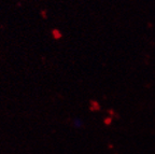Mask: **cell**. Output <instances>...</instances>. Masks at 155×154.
Listing matches in <instances>:
<instances>
[{
	"instance_id": "6da1fadb",
	"label": "cell",
	"mask_w": 155,
	"mask_h": 154,
	"mask_svg": "<svg viewBox=\"0 0 155 154\" xmlns=\"http://www.w3.org/2000/svg\"><path fill=\"white\" fill-rule=\"evenodd\" d=\"M90 110L92 112H99L101 110V106L97 100H91L90 101Z\"/></svg>"
},
{
	"instance_id": "7a4b0ae2",
	"label": "cell",
	"mask_w": 155,
	"mask_h": 154,
	"mask_svg": "<svg viewBox=\"0 0 155 154\" xmlns=\"http://www.w3.org/2000/svg\"><path fill=\"white\" fill-rule=\"evenodd\" d=\"M51 34H52V37H53V39H55V40H59V39L63 37V35H61V32L58 28H53L51 30Z\"/></svg>"
},
{
	"instance_id": "3957f363",
	"label": "cell",
	"mask_w": 155,
	"mask_h": 154,
	"mask_svg": "<svg viewBox=\"0 0 155 154\" xmlns=\"http://www.w3.org/2000/svg\"><path fill=\"white\" fill-rule=\"evenodd\" d=\"M112 121H113V118H112V116H108V118H106L104 120V124L106 126H109V125H111Z\"/></svg>"
},
{
	"instance_id": "277c9868",
	"label": "cell",
	"mask_w": 155,
	"mask_h": 154,
	"mask_svg": "<svg viewBox=\"0 0 155 154\" xmlns=\"http://www.w3.org/2000/svg\"><path fill=\"white\" fill-rule=\"evenodd\" d=\"M41 15H42V17H43V18H46V11H45V10H42Z\"/></svg>"
},
{
	"instance_id": "5b68a950",
	"label": "cell",
	"mask_w": 155,
	"mask_h": 154,
	"mask_svg": "<svg viewBox=\"0 0 155 154\" xmlns=\"http://www.w3.org/2000/svg\"><path fill=\"white\" fill-rule=\"evenodd\" d=\"M108 113L110 114V116H112L115 114V112H114V110H108Z\"/></svg>"
}]
</instances>
